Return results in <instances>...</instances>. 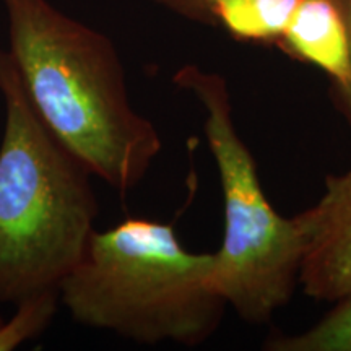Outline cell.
I'll list each match as a JSON object with an SVG mask.
<instances>
[{
	"mask_svg": "<svg viewBox=\"0 0 351 351\" xmlns=\"http://www.w3.org/2000/svg\"><path fill=\"white\" fill-rule=\"evenodd\" d=\"M295 217L304 243L298 283L335 302L351 289V169L328 176L320 199Z\"/></svg>",
	"mask_w": 351,
	"mask_h": 351,
	"instance_id": "5b68a950",
	"label": "cell"
},
{
	"mask_svg": "<svg viewBox=\"0 0 351 351\" xmlns=\"http://www.w3.org/2000/svg\"><path fill=\"white\" fill-rule=\"evenodd\" d=\"M278 46L330 77L335 95L351 78L350 41L335 0H300Z\"/></svg>",
	"mask_w": 351,
	"mask_h": 351,
	"instance_id": "8992f818",
	"label": "cell"
},
{
	"mask_svg": "<svg viewBox=\"0 0 351 351\" xmlns=\"http://www.w3.org/2000/svg\"><path fill=\"white\" fill-rule=\"evenodd\" d=\"M335 3L339 5L341 15H343L345 25H346V32H348V41H350V59H351V0H335ZM337 99H339L340 109L341 112L345 114L346 121L350 122L351 125V78L348 83V88L341 93L335 95Z\"/></svg>",
	"mask_w": 351,
	"mask_h": 351,
	"instance_id": "8fae6325",
	"label": "cell"
},
{
	"mask_svg": "<svg viewBox=\"0 0 351 351\" xmlns=\"http://www.w3.org/2000/svg\"><path fill=\"white\" fill-rule=\"evenodd\" d=\"M270 351H351V289L306 330L267 340Z\"/></svg>",
	"mask_w": 351,
	"mask_h": 351,
	"instance_id": "ba28073f",
	"label": "cell"
},
{
	"mask_svg": "<svg viewBox=\"0 0 351 351\" xmlns=\"http://www.w3.org/2000/svg\"><path fill=\"white\" fill-rule=\"evenodd\" d=\"M0 302L57 291L98 217L90 169L43 124L10 52L0 49Z\"/></svg>",
	"mask_w": 351,
	"mask_h": 351,
	"instance_id": "7a4b0ae2",
	"label": "cell"
},
{
	"mask_svg": "<svg viewBox=\"0 0 351 351\" xmlns=\"http://www.w3.org/2000/svg\"><path fill=\"white\" fill-rule=\"evenodd\" d=\"M2 320H3V317H2V315H0V324H2Z\"/></svg>",
	"mask_w": 351,
	"mask_h": 351,
	"instance_id": "7c38bea8",
	"label": "cell"
},
{
	"mask_svg": "<svg viewBox=\"0 0 351 351\" xmlns=\"http://www.w3.org/2000/svg\"><path fill=\"white\" fill-rule=\"evenodd\" d=\"M59 301V293L49 291L16 302L13 317L3 319L0 324V351L15 350L23 341L41 333L54 317Z\"/></svg>",
	"mask_w": 351,
	"mask_h": 351,
	"instance_id": "9c48e42d",
	"label": "cell"
},
{
	"mask_svg": "<svg viewBox=\"0 0 351 351\" xmlns=\"http://www.w3.org/2000/svg\"><path fill=\"white\" fill-rule=\"evenodd\" d=\"M153 2L161 3L186 19L213 25L210 15V0H153Z\"/></svg>",
	"mask_w": 351,
	"mask_h": 351,
	"instance_id": "30bf717a",
	"label": "cell"
},
{
	"mask_svg": "<svg viewBox=\"0 0 351 351\" xmlns=\"http://www.w3.org/2000/svg\"><path fill=\"white\" fill-rule=\"evenodd\" d=\"M174 83L200 103L221 184L225 236L215 252V287L245 322H269L288 304L300 280V223L280 215L267 199L256 160L234 122L225 78L186 65L176 72Z\"/></svg>",
	"mask_w": 351,
	"mask_h": 351,
	"instance_id": "277c9868",
	"label": "cell"
},
{
	"mask_svg": "<svg viewBox=\"0 0 351 351\" xmlns=\"http://www.w3.org/2000/svg\"><path fill=\"white\" fill-rule=\"evenodd\" d=\"M215 252H191L173 225L127 218L91 234L60 283L72 319L143 345L197 346L221 324L226 301L213 282Z\"/></svg>",
	"mask_w": 351,
	"mask_h": 351,
	"instance_id": "3957f363",
	"label": "cell"
},
{
	"mask_svg": "<svg viewBox=\"0 0 351 351\" xmlns=\"http://www.w3.org/2000/svg\"><path fill=\"white\" fill-rule=\"evenodd\" d=\"M15 67L43 124L124 197L161 153L155 124L132 106L111 39L49 0H2Z\"/></svg>",
	"mask_w": 351,
	"mask_h": 351,
	"instance_id": "6da1fadb",
	"label": "cell"
},
{
	"mask_svg": "<svg viewBox=\"0 0 351 351\" xmlns=\"http://www.w3.org/2000/svg\"><path fill=\"white\" fill-rule=\"evenodd\" d=\"M300 0H210L213 25L232 38L278 44Z\"/></svg>",
	"mask_w": 351,
	"mask_h": 351,
	"instance_id": "52a82bcc",
	"label": "cell"
}]
</instances>
